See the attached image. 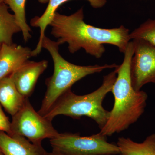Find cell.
Masks as SVG:
<instances>
[{"label":"cell","instance_id":"obj_1","mask_svg":"<svg viewBox=\"0 0 155 155\" xmlns=\"http://www.w3.org/2000/svg\"><path fill=\"white\" fill-rule=\"evenodd\" d=\"M81 8L70 15L56 12L49 24L51 34L60 45L67 43L69 52L74 54L83 49L95 58H101L105 52V44L115 46L124 53L130 41L129 30L123 25L103 28L87 24L84 21Z\"/></svg>","mask_w":155,"mask_h":155},{"label":"cell","instance_id":"obj_2","mask_svg":"<svg viewBox=\"0 0 155 155\" xmlns=\"http://www.w3.org/2000/svg\"><path fill=\"white\" fill-rule=\"evenodd\" d=\"M131 41L124 52L121 65L115 68L116 78L112 91L114 102L105 125L100 133L110 136L127 129L138 121L145 111L148 95L143 91H136L132 84L130 64L134 54Z\"/></svg>","mask_w":155,"mask_h":155},{"label":"cell","instance_id":"obj_3","mask_svg":"<svg viewBox=\"0 0 155 155\" xmlns=\"http://www.w3.org/2000/svg\"><path fill=\"white\" fill-rule=\"evenodd\" d=\"M58 41H54L45 36L42 48L47 50L53 60L54 71L53 75L47 78V90L42 101L39 114L44 116L56 102L65 93L71 89L74 84L87 75L100 73L108 69H115L116 64L79 66L68 62L59 53Z\"/></svg>","mask_w":155,"mask_h":155},{"label":"cell","instance_id":"obj_4","mask_svg":"<svg viewBox=\"0 0 155 155\" xmlns=\"http://www.w3.org/2000/svg\"><path fill=\"white\" fill-rule=\"evenodd\" d=\"M116 78L115 69L105 75L98 88L84 95H78L69 90L56 102L48 114L44 116L52 122L59 115H64L75 119L82 116L91 118L98 125L100 129L105 125L110 116V111L103 106L104 99L112 88Z\"/></svg>","mask_w":155,"mask_h":155},{"label":"cell","instance_id":"obj_5","mask_svg":"<svg viewBox=\"0 0 155 155\" xmlns=\"http://www.w3.org/2000/svg\"><path fill=\"white\" fill-rule=\"evenodd\" d=\"M52 151L61 155L119 154L117 145L110 143L99 132L88 136L77 134L60 133L50 139Z\"/></svg>","mask_w":155,"mask_h":155},{"label":"cell","instance_id":"obj_6","mask_svg":"<svg viewBox=\"0 0 155 155\" xmlns=\"http://www.w3.org/2000/svg\"><path fill=\"white\" fill-rule=\"evenodd\" d=\"M51 122L36 112L28 98L19 112L12 116L11 133L22 136L34 144L42 145L45 139H52L59 135Z\"/></svg>","mask_w":155,"mask_h":155},{"label":"cell","instance_id":"obj_7","mask_svg":"<svg viewBox=\"0 0 155 155\" xmlns=\"http://www.w3.org/2000/svg\"><path fill=\"white\" fill-rule=\"evenodd\" d=\"M134 54L130 64V74L134 88L141 90L148 83H155V46L142 39L132 40Z\"/></svg>","mask_w":155,"mask_h":155},{"label":"cell","instance_id":"obj_8","mask_svg":"<svg viewBox=\"0 0 155 155\" xmlns=\"http://www.w3.org/2000/svg\"><path fill=\"white\" fill-rule=\"evenodd\" d=\"M48 61H26L10 75L22 95L28 98L32 94L39 78L48 67Z\"/></svg>","mask_w":155,"mask_h":155},{"label":"cell","instance_id":"obj_9","mask_svg":"<svg viewBox=\"0 0 155 155\" xmlns=\"http://www.w3.org/2000/svg\"><path fill=\"white\" fill-rule=\"evenodd\" d=\"M32 50L27 47L13 43L2 44L0 51V80L10 76L31 56Z\"/></svg>","mask_w":155,"mask_h":155},{"label":"cell","instance_id":"obj_10","mask_svg":"<svg viewBox=\"0 0 155 155\" xmlns=\"http://www.w3.org/2000/svg\"><path fill=\"white\" fill-rule=\"evenodd\" d=\"M0 151L4 155H47L42 145L34 144L22 136L0 131Z\"/></svg>","mask_w":155,"mask_h":155},{"label":"cell","instance_id":"obj_11","mask_svg":"<svg viewBox=\"0 0 155 155\" xmlns=\"http://www.w3.org/2000/svg\"><path fill=\"white\" fill-rule=\"evenodd\" d=\"M70 0H49L48 4L45 11L41 16L34 17L30 21V25L32 27L40 28V37L35 48L32 50L31 55L35 57L41 51L43 40L44 38L45 32L48 25L52 20L57 9L61 5ZM92 8H100L104 7L107 2V0H87Z\"/></svg>","mask_w":155,"mask_h":155},{"label":"cell","instance_id":"obj_12","mask_svg":"<svg viewBox=\"0 0 155 155\" xmlns=\"http://www.w3.org/2000/svg\"><path fill=\"white\" fill-rule=\"evenodd\" d=\"M27 98L18 91L10 75L0 80V104L11 116L19 112Z\"/></svg>","mask_w":155,"mask_h":155},{"label":"cell","instance_id":"obj_13","mask_svg":"<svg viewBox=\"0 0 155 155\" xmlns=\"http://www.w3.org/2000/svg\"><path fill=\"white\" fill-rule=\"evenodd\" d=\"M116 145L119 155H155V134L147 137L141 143L133 141L129 137H119Z\"/></svg>","mask_w":155,"mask_h":155},{"label":"cell","instance_id":"obj_14","mask_svg":"<svg viewBox=\"0 0 155 155\" xmlns=\"http://www.w3.org/2000/svg\"><path fill=\"white\" fill-rule=\"evenodd\" d=\"M8 6L0 2V43L11 45L15 34L21 31L14 14L9 12Z\"/></svg>","mask_w":155,"mask_h":155},{"label":"cell","instance_id":"obj_15","mask_svg":"<svg viewBox=\"0 0 155 155\" xmlns=\"http://www.w3.org/2000/svg\"><path fill=\"white\" fill-rule=\"evenodd\" d=\"M26 0H4V2L13 11L18 25L21 29L23 40L27 42L31 38V31L29 25L26 22L25 5Z\"/></svg>","mask_w":155,"mask_h":155},{"label":"cell","instance_id":"obj_16","mask_svg":"<svg viewBox=\"0 0 155 155\" xmlns=\"http://www.w3.org/2000/svg\"><path fill=\"white\" fill-rule=\"evenodd\" d=\"M130 40L142 39L155 46V19H149L129 34Z\"/></svg>","mask_w":155,"mask_h":155},{"label":"cell","instance_id":"obj_17","mask_svg":"<svg viewBox=\"0 0 155 155\" xmlns=\"http://www.w3.org/2000/svg\"><path fill=\"white\" fill-rule=\"evenodd\" d=\"M0 104V131H5L8 134L11 133V122L4 113Z\"/></svg>","mask_w":155,"mask_h":155},{"label":"cell","instance_id":"obj_18","mask_svg":"<svg viewBox=\"0 0 155 155\" xmlns=\"http://www.w3.org/2000/svg\"><path fill=\"white\" fill-rule=\"evenodd\" d=\"M38 1L41 4H46L48 2L49 0H38Z\"/></svg>","mask_w":155,"mask_h":155},{"label":"cell","instance_id":"obj_19","mask_svg":"<svg viewBox=\"0 0 155 155\" xmlns=\"http://www.w3.org/2000/svg\"><path fill=\"white\" fill-rule=\"evenodd\" d=\"M47 155H61L58 153L52 151L51 152L48 153Z\"/></svg>","mask_w":155,"mask_h":155},{"label":"cell","instance_id":"obj_20","mask_svg":"<svg viewBox=\"0 0 155 155\" xmlns=\"http://www.w3.org/2000/svg\"><path fill=\"white\" fill-rule=\"evenodd\" d=\"M2 44L0 43V51H1V48H2Z\"/></svg>","mask_w":155,"mask_h":155},{"label":"cell","instance_id":"obj_21","mask_svg":"<svg viewBox=\"0 0 155 155\" xmlns=\"http://www.w3.org/2000/svg\"><path fill=\"white\" fill-rule=\"evenodd\" d=\"M0 155H3L2 153V152L1 151H0Z\"/></svg>","mask_w":155,"mask_h":155},{"label":"cell","instance_id":"obj_22","mask_svg":"<svg viewBox=\"0 0 155 155\" xmlns=\"http://www.w3.org/2000/svg\"><path fill=\"white\" fill-rule=\"evenodd\" d=\"M4 0H0V2H4Z\"/></svg>","mask_w":155,"mask_h":155},{"label":"cell","instance_id":"obj_23","mask_svg":"<svg viewBox=\"0 0 155 155\" xmlns=\"http://www.w3.org/2000/svg\"><path fill=\"white\" fill-rule=\"evenodd\" d=\"M110 155V154H102V155Z\"/></svg>","mask_w":155,"mask_h":155}]
</instances>
